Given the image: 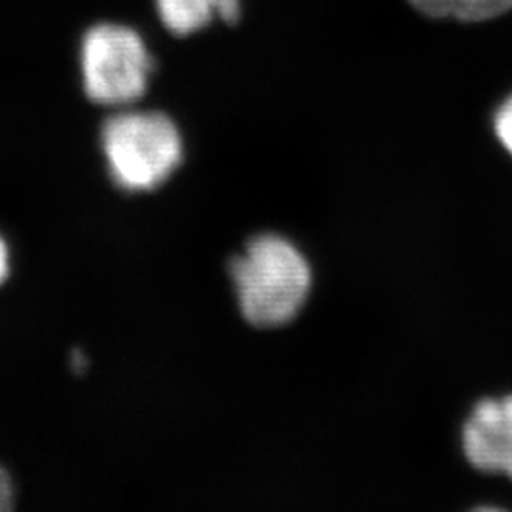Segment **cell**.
<instances>
[{"mask_svg": "<svg viewBox=\"0 0 512 512\" xmlns=\"http://www.w3.org/2000/svg\"><path fill=\"white\" fill-rule=\"evenodd\" d=\"M243 317L255 327H281L302 310L311 289L308 260L289 239L262 234L230 262Z\"/></svg>", "mask_w": 512, "mask_h": 512, "instance_id": "1", "label": "cell"}, {"mask_svg": "<svg viewBox=\"0 0 512 512\" xmlns=\"http://www.w3.org/2000/svg\"><path fill=\"white\" fill-rule=\"evenodd\" d=\"M110 177L122 190L150 192L183 162V137L175 122L156 110H124L101 131Z\"/></svg>", "mask_w": 512, "mask_h": 512, "instance_id": "2", "label": "cell"}, {"mask_svg": "<svg viewBox=\"0 0 512 512\" xmlns=\"http://www.w3.org/2000/svg\"><path fill=\"white\" fill-rule=\"evenodd\" d=\"M80 67L84 90L93 103L128 107L147 93L152 55L131 27L99 23L82 40Z\"/></svg>", "mask_w": 512, "mask_h": 512, "instance_id": "3", "label": "cell"}, {"mask_svg": "<svg viewBox=\"0 0 512 512\" xmlns=\"http://www.w3.org/2000/svg\"><path fill=\"white\" fill-rule=\"evenodd\" d=\"M463 448L478 471L512 478V395L476 406L463 429Z\"/></svg>", "mask_w": 512, "mask_h": 512, "instance_id": "4", "label": "cell"}, {"mask_svg": "<svg viewBox=\"0 0 512 512\" xmlns=\"http://www.w3.org/2000/svg\"><path fill=\"white\" fill-rule=\"evenodd\" d=\"M156 8L173 35L186 37L215 19L228 23L238 21L241 0H156Z\"/></svg>", "mask_w": 512, "mask_h": 512, "instance_id": "5", "label": "cell"}, {"mask_svg": "<svg viewBox=\"0 0 512 512\" xmlns=\"http://www.w3.org/2000/svg\"><path fill=\"white\" fill-rule=\"evenodd\" d=\"M423 16L458 21H486L512 8V0H408Z\"/></svg>", "mask_w": 512, "mask_h": 512, "instance_id": "6", "label": "cell"}, {"mask_svg": "<svg viewBox=\"0 0 512 512\" xmlns=\"http://www.w3.org/2000/svg\"><path fill=\"white\" fill-rule=\"evenodd\" d=\"M495 133L503 147L512 154V97L503 103L495 116Z\"/></svg>", "mask_w": 512, "mask_h": 512, "instance_id": "7", "label": "cell"}, {"mask_svg": "<svg viewBox=\"0 0 512 512\" xmlns=\"http://www.w3.org/2000/svg\"><path fill=\"white\" fill-rule=\"evenodd\" d=\"M14 507V484L10 475L0 467V512L10 511Z\"/></svg>", "mask_w": 512, "mask_h": 512, "instance_id": "8", "label": "cell"}, {"mask_svg": "<svg viewBox=\"0 0 512 512\" xmlns=\"http://www.w3.org/2000/svg\"><path fill=\"white\" fill-rule=\"evenodd\" d=\"M8 274H10V251L6 241L0 238V285L6 281Z\"/></svg>", "mask_w": 512, "mask_h": 512, "instance_id": "9", "label": "cell"}]
</instances>
